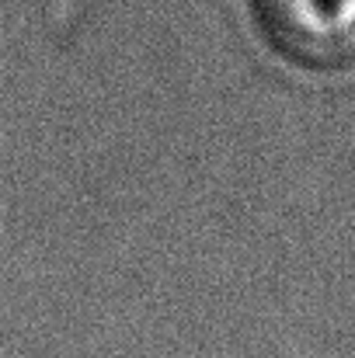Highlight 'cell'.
<instances>
[{
  "mask_svg": "<svg viewBox=\"0 0 355 358\" xmlns=\"http://www.w3.org/2000/svg\"><path fill=\"white\" fill-rule=\"evenodd\" d=\"M265 38L310 70L355 66V0H254Z\"/></svg>",
  "mask_w": 355,
  "mask_h": 358,
  "instance_id": "cell-1",
  "label": "cell"
}]
</instances>
